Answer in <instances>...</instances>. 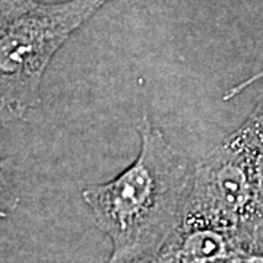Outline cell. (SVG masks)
I'll return each instance as SVG.
<instances>
[{"mask_svg":"<svg viewBox=\"0 0 263 263\" xmlns=\"http://www.w3.org/2000/svg\"><path fill=\"white\" fill-rule=\"evenodd\" d=\"M263 78V70H260L259 73H256V75L250 76V78H247L246 81H243V82H240V84L234 85L233 88H230V95L231 97H235V95H238L241 91H245L246 88L249 86V85H252L253 82H256V81H259V79H262Z\"/></svg>","mask_w":263,"mask_h":263,"instance_id":"cell-8","label":"cell"},{"mask_svg":"<svg viewBox=\"0 0 263 263\" xmlns=\"http://www.w3.org/2000/svg\"><path fill=\"white\" fill-rule=\"evenodd\" d=\"M230 136L254 154H263V103L259 104L246 122Z\"/></svg>","mask_w":263,"mask_h":263,"instance_id":"cell-5","label":"cell"},{"mask_svg":"<svg viewBox=\"0 0 263 263\" xmlns=\"http://www.w3.org/2000/svg\"><path fill=\"white\" fill-rule=\"evenodd\" d=\"M139 154L105 183L88 184L82 199L95 226L111 240L105 263H148L179 227L193 165L143 114L136 124Z\"/></svg>","mask_w":263,"mask_h":263,"instance_id":"cell-1","label":"cell"},{"mask_svg":"<svg viewBox=\"0 0 263 263\" xmlns=\"http://www.w3.org/2000/svg\"><path fill=\"white\" fill-rule=\"evenodd\" d=\"M108 2H0V105L5 116L25 120L37 108L43 78L59 48Z\"/></svg>","mask_w":263,"mask_h":263,"instance_id":"cell-2","label":"cell"},{"mask_svg":"<svg viewBox=\"0 0 263 263\" xmlns=\"http://www.w3.org/2000/svg\"><path fill=\"white\" fill-rule=\"evenodd\" d=\"M254 155L227 136L193 167L181 218L259 237L263 224L254 206Z\"/></svg>","mask_w":263,"mask_h":263,"instance_id":"cell-3","label":"cell"},{"mask_svg":"<svg viewBox=\"0 0 263 263\" xmlns=\"http://www.w3.org/2000/svg\"><path fill=\"white\" fill-rule=\"evenodd\" d=\"M253 184L254 206L263 224V154H256L253 161Z\"/></svg>","mask_w":263,"mask_h":263,"instance_id":"cell-6","label":"cell"},{"mask_svg":"<svg viewBox=\"0 0 263 263\" xmlns=\"http://www.w3.org/2000/svg\"><path fill=\"white\" fill-rule=\"evenodd\" d=\"M259 237L181 218L176 231L148 263H234L246 246Z\"/></svg>","mask_w":263,"mask_h":263,"instance_id":"cell-4","label":"cell"},{"mask_svg":"<svg viewBox=\"0 0 263 263\" xmlns=\"http://www.w3.org/2000/svg\"><path fill=\"white\" fill-rule=\"evenodd\" d=\"M234 263H263V241L260 237L246 246Z\"/></svg>","mask_w":263,"mask_h":263,"instance_id":"cell-7","label":"cell"}]
</instances>
